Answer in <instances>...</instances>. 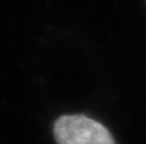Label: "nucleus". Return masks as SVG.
<instances>
[{
    "instance_id": "f257e3e1",
    "label": "nucleus",
    "mask_w": 146,
    "mask_h": 144,
    "mask_svg": "<svg viewBox=\"0 0 146 144\" xmlns=\"http://www.w3.org/2000/svg\"><path fill=\"white\" fill-rule=\"evenodd\" d=\"M53 132L58 144H117L103 124L84 115L58 118Z\"/></svg>"
}]
</instances>
